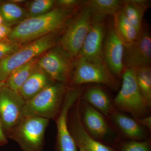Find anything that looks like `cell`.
<instances>
[{"label": "cell", "mask_w": 151, "mask_h": 151, "mask_svg": "<svg viewBox=\"0 0 151 151\" xmlns=\"http://www.w3.org/2000/svg\"><path fill=\"white\" fill-rule=\"evenodd\" d=\"M74 11L58 6L41 15L25 19L12 29L8 37L18 43L33 41L55 33L66 26Z\"/></svg>", "instance_id": "6da1fadb"}, {"label": "cell", "mask_w": 151, "mask_h": 151, "mask_svg": "<svg viewBox=\"0 0 151 151\" xmlns=\"http://www.w3.org/2000/svg\"><path fill=\"white\" fill-rule=\"evenodd\" d=\"M66 91L65 84L51 83L34 97L26 101L24 117L53 119L60 111Z\"/></svg>", "instance_id": "7a4b0ae2"}, {"label": "cell", "mask_w": 151, "mask_h": 151, "mask_svg": "<svg viewBox=\"0 0 151 151\" xmlns=\"http://www.w3.org/2000/svg\"><path fill=\"white\" fill-rule=\"evenodd\" d=\"M93 21V15L85 1L76 15L68 22L60 40V47L73 59L78 57Z\"/></svg>", "instance_id": "3957f363"}, {"label": "cell", "mask_w": 151, "mask_h": 151, "mask_svg": "<svg viewBox=\"0 0 151 151\" xmlns=\"http://www.w3.org/2000/svg\"><path fill=\"white\" fill-rule=\"evenodd\" d=\"M56 42L55 34H50L33 41L12 54L0 60V81L5 82L13 71L54 47Z\"/></svg>", "instance_id": "277c9868"}, {"label": "cell", "mask_w": 151, "mask_h": 151, "mask_svg": "<svg viewBox=\"0 0 151 151\" xmlns=\"http://www.w3.org/2000/svg\"><path fill=\"white\" fill-rule=\"evenodd\" d=\"M70 79L74 85L98 83L104 84L114 91L118 90L120 86V81L111 73L105 63L90 62L81 57L76 59Z\"/></svg>", "instance_id": "5b68a950"}, {"label": "cell", "mask_w": 151, "mask_h": 151, "mask_svg": "<svg viewBox=\"0 0 151 151\" xmlns=\"http://www.w3.org/2000/svg\"><path fill=\"white\" fill-rule=\"evenodd\" d=\"M122 77V85L114 99V104L120 110L129 112L137 119H139L150 108L138 87L136 69H124Z\"/></svg>", "instance_id": "8992f818"}, {"label": "cell", "mask_w": 151, "mask_h": 151, "mask_svg": "<svg viewBox=\"0 0 151 151\" xmlns=\"http://www.w3.org/2000/svg\"><path fill=\"white\" fill-rule=\"evenodd\" d=\"M49 119L40 117H24L10 133L24 151H42L45 130Z\"/></svg>", "instance_id": "52a82bcc"}, {"label": "cell", "mask_w": 151, "mask_h": 151, "mask_svg": "<svg viewBox=\"0 0 151 151\" xmlns=\"http://www.w3.org/2000/svg\"><path fill=\"white\" fill-rule=\"evenodd\" d=\"M74 63L73 58L60 47L49 50L37 62L53 80L65 84L70 79Z\"/></svg>", "instance_id": "ba28073f"}, {"label": "cell", "mask_w": 151, "mask_h": 151, "mask_svg": "<svg viewBox=\"0 0 151 151\" xmlns=\"http://www.w3.org/2000/svg\"><path fill=\"white\" fill-rule=\"evenodd\" d=\"M25 102L19 93L5 85L0 91V118L6 136L24 118L23 108Z\"/></svg>", "instance_id": "9c48e42d"}, {"label": "cell", "mask_w": 151, "mask_h": 151, "mask_svg": "<svg viewBox=\"0 0 151 151\" xmlns=\"http://www.w3.org/2000/svg\"><path fill=\"white\" fill-rule=\"evenodd\" d=\"M82 89L74 87L66 89L57 120L58 151H78L77 146L68 127V114L71 107L81 97Z\"/></svg>", "instance_id": "30bf717a"}, {"label": "cell", "mask_w": 151, "mask_h": 151, "mask_svg": "<svg viewBox=\"0 0 151 151\" xmlns=\"http://www.w3.org/2000/svg\"><path fill=\"white\" fill-rule=\"evenodd\" d=\"M123 63L124 69L151 66V35L146 24H143L142 31L136 40L124 44Z\"/></svg>", "instance_id": "8fae6325"}, {"label": "cell", "mask_w": 151, "mask_h": 151, "mask_svg": "<svg viewBox=\"0 0 151 151\" xmlns=\"http://www.w3.org/2000/svg\"><path fill=\"white\" fill-rule=\"evenodd\" d=\"M105 18L93 17L92 25L78 57L90 62L105 63L103 47L107 29Z\"/></svg>", "instance_id": "7c38bea8"}, {"label": "cell", "mask_w": 151, "mask_h": 151, "mask_svg": "<svg viewBox=\"0 0 151 151\" xmlns=\"http://www.w3.org/2000/svg\"><path fill=\"white\" fill-rule=\"evenodd\" d=\"M124 43L113 28L108 27L103 47V57L105 64L116 77H122L124 70Z\"/></svg>", "instance_id": "4fadbf2b"}, {"label": "cell", "mask_w": 151, "mask_h": 151, "mask_svg": "<svg viewBox=\"0 0 151 151\" xmlns=\"http://www.w3.org/2000/svg\"><path fill=\"white\" fill-rule=\"evenodd\" d=\"M79 108L78 104L70 120L69 129L77 146L82 147L85 151H114L92 137L87 132L82 123Z\"/></svg>", "instance_id": "5bb4252c"}, {"label": "cell", "mask_w": 151, "mask_h": 151, "mask_svg": "<svg viewBox=\"0 0 151 151\" xmlns=\"http://www.w3.org/2000/svg\"><path fill=\"white\" fill-rule=\"evenodd\" d=\"M82 122L86 131L97 140L104 139L111 134V129L103 114L87 103L83 105Z\"/></svg>", "instance_id": "9a60e30c"}, {"label": "cell", "mask_w": 151, "mask_h": 151, "mask_svg": "<svg viewBox=\"0 0 151 151\" xmlns=\"http://www.w3.org/2000/svg\"><path fill=\"white\" fill-rule=\"evenodd\" d=\"M83 98L89 105L105 116L111 115L114 111L110 97L104 89L93 86L86 89Z\"/></svg>", "instance_id": "2e32d148"}, {"label": "cell", "mask_w": 151, "mask_h": 151, "mask_svg": "<svg viewBox=\"0 0 151 151\" xmlns=\"http://www.w3.org/2000/svg\"><path fill=\"white\" fill-rule=\"evenodd\" d=\"M111 116L114 124L125 136L134 140H141L146 138L145 131L140 124L134 119L115 111Z\"/></svg>", "instance_id": "e0dca14e"}, {"label": "cell", "mask_w": 151, "mask_h": 151, "mask_svg": "<svg viewBox=\"0 0 151 151\" xmlns=\"http://www.w3.org/2000/svg\"><path fill=\"white\" fill-rule=\"evenodd\" d=\"M51 84L44 73L36 69L23 84L19 93L25 101H27Z\"/></svg>", "instance_id": "ac0fdd59"}, {"label": "cell", "mask_w": 151, "mask_h": 151, "mask_svg": "<svg viewBox=\"0 0 151 151\" xmlns=\"http://www.w3.org/2000/svg\"><path fill=\"white\" fill-rule=\"evenodd\" d=\"M113 28L124 44L136 40L140 34L127 18L122 9L113 15Z\"/></svg>", "instance_id": "d6986e66"}, {"label": "cell", "mask_w": 151, "mask_h": 151, "mask_svg": "<svg viewBox=\"0 0 151 151\" xmlns=\"http://www.w3.org/2000/svg\"><path fill=\"white\" fill-rule=\"evenodd\" d=\"M94 17L105 18L113 15L122 8L123 1L120 0H89L85 1Z\"/></svg>", "instance_id": "ffe728a7"}, {"label": "cell", "mask_w": 151, "mask_h": 151, "mask_svg": "<svg viewBox=\"0 0 151 151\" xmlns=\"http://www.w3.org/2000/svg\"><path fill=\"white\" fill-rule=\"evenodd\" d=\"M35 60L21 65L12 72L5 82V86L19 93L21 87L35 69Z\"/></svg>", "instance_id": "44dd1931"}, {"label": "cell", "mask_w": 151, "mask_h": 151, "mask_svg": "<svg viewBox=\"0 0 151 151\" xmlns=\"http://www.w3.org/2000/svg\"><path fill=\"white\" fill-rule=\"evenodd\" d=\"M123 1L122 11L138 32L140 34L143 26V17L147 10L135 4L133 0Z\"/></svg>", "instance_id": "7402d4cb"}, {"label": "cell", "mask_w": 151, "mask_h": 151, "mask_svg": "<svg viewBox=\"0 0 151 151\" xmlns=\"http://www.w3.org/2000/svg\"><path fill=\"white\" fill-rule=\"evenodd\" d=\"M0 14L4 24L11 25L19 23L24 20L26 12L23 9L14 3H7L0 6Z\"/></svg>", "instance_id": "603a6c76"}, {"label": "cell", "mask_w": 151, "mask_h": 151, "mask_svg": "<svg viewBox=\"0 0 151 151\" xmlns=\"http://www.w3.org/2000/svg\"><path fill=\"white\" fill-rule=\"evenodd\" d=\"M136 78L138 87L147 104L151 105V68L145 66L136 69Z\"/></svg>", "instance_id": "cb8c5ba5"}, {"label": "cell", "mask_w": 151, "mask_h": 151, "mask_svg": "<svg viewBox=\"0 0 151 151\" xmlns=\"http://www.w3.org/2000/svg\"><path fill=\"white\" fill-rule=\"evenodd\" d=\"M56 1L53 0H35L30 5L29 9V18L46 14L51 10Z\"/></svg>", "instance_id": "d4e9b609"}, {"label": "cell", "mask_w": 151, "mask_h": 151, "mask_svg": "<svg viewBox=\"0 0 151 151\" xmlns=\"http://www.w3.org/2000/svg\"><path fill=\"white\" fill-rule=\"evenodd\" d=\"M18 44L10 40H0V60L12 54L19 49Z\"/></svg>", "instance_id": "484cf974"}, {"label": "cell", "mask_w": 151, "mask_h": 151, "mask_svg": "<svg viewBox=\"0 0 151 151\" xmlns=\"http://www.w3.org/2000/svg\"><path fill=\"white\" fill-rule=\"evenodd\" d=\"M121 151H151V147L146 142L129 141L123 145Z\"/></svg>", "instance_id": "4316f807"}, {"label": "cell", "mask_w": 151, "mask_h": 151, "mask_svg": "<svg viewBox=\"0 0 151 151\" xmlns=\"http://www.w3.org/2000/svg\"><path fill=\"white\" fill-rule=\"evenodd\" d=\"M12 29L9 26L4 24L0 25V40H3L8 37Z\"/></svg>", "instance_id": "83f0119b"}, {"label": "cell", "mask_w": 151, "mask_h": 151, "mask_svg": "<svg viewBox=\"0 0 151 151\" xmlns=\"http://www.w3.org/2000/svg\"><path fill=\"white\" fill-rule=\"evenodd\" d=\"M138 123L147 127L149 129H151V117L150 116L145 118L138 119Z\"/></svg>", "instance_id": "f1b7e54d"}, {"label": "cell", "mask_w": 151, "mask_h": 151, "mask_svg": "<svg viewBox=\"0 0 151 151\" xmlns=\"http://www.w3.org/2000/svg\"><path fill=\"white\" fill-rule=\"evenodd\" d=\"M133 1L135 4L147 10L151 6V1L148 0H133Z\"/></svg>", "instance_id": "f546056e"}, {"label": "cell", "mask_w": 151, "mask_h": 151, "mask_svg": "<svg viewBox=\"0 0 151 151\" xmlns=\"http://www.w3.org/2000/svg\"><path fill=\"white\" fill-rule=\"evenodd\" d=\"M8 143L7 139L3 130L0 118V146H3Z\"/></svg>", "instance_id": "4dcf8cb0"}, {"label": "cell", "mask_w": 151, "mask_h": 151, "mask_svg": "<svg viewBox=\"0 0 151 151\" xmlns=\"http://www.w3.org/2000/svg\"><path fill=\"white\" fill-rule=\"evenodd\" d=\"M5 85V82H2V81H0V91Z\"/></svg>", "instance_id": "1f68e13d"}, {"label": "cell", "mask_w": 151, "mask_h": 151, "mask_svg": "<svg viewBox=\"0 0 151 151\" xmlns=\"http://www.w3.org/2000/svg\"><path fill=\"white\" fill-rule=\"evenodd\" d=\"M77 147H78V151H85V150L82 147H80L79 146H77Z\"/></svg>", "instance_id": "d6a6232c"}, {"label": "cell", "mask_w": 151, "mask_h": 151, "mask_svg": "<svg viewBox=\"0 0 151 151\" xmlns=\"http://www.w3.org/2000/svg\"><path fill=\"white\" fill-rule=\"evenodd\" d=\"M3 19L2 18V17L1 16V14H0V25L3 24Z\"/></svg>", "instance_id": "836d02e7"}, {"label": "cell", "mask_w": 151, "mask_h": 151, "mask_svg": "<svg viewBox=\"0 0 151 151\" xmlns=\"http://www.w3.org/2000/svg\"><path fill=\"white\" fill-rule=\"evenodd\" d=\"M14 2H22V1H22V0H20V1H18V0H17V1H14Z\"/></svg>", "instance_id": "e575fe53"}]
</instances>
